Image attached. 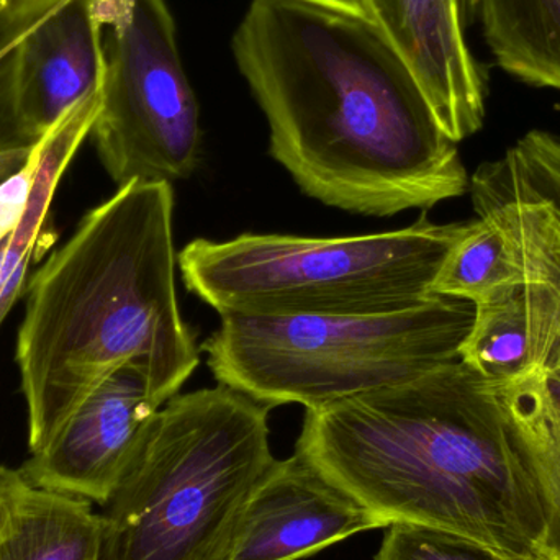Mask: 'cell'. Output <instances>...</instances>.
<instances>
[{"mask_svg":"<svg viewBox=\"0 0 560 560\" xmlns=\"http://www.w3.org/2000/svg\"><path fill=\"white\" fill-rule=\"evenodd\" d=\"M269 410L222 384L167 400L101 505L97 560H230L278 463Z\"/></svg>","mask_w":560,"mask_h":560,"instance_id":"277c9868","label":"cell"},{"mask_svg":"<svg viewBox=\"0 0 560 560\" xmlns=\"http://www.w3.org/2000/svg\"><path fill=\"white\" fill-rule=\"evenodd\" d=\"M296 456L385 528L433 526L510 560H545V509L497 395L460 359L413 381L310 408Z\"/></svg>","mask_w":560,"mask_h":560,"instance_id":"7a4b0ae2","label":"cell"},{"mask_svg":"<svg viewBox=\"0 0 560 560\" xmlns=\"http://www.w3.org/2000/svg\"><path fill=\"white\" fill-rule=\"evenodd\" d=\"M101 32V110L92 128L118 187L196 173L202 127L166 0H94Z\"/></svg>","mask_w":560,"mask_h":560,"instance_id":"52a82bcc","label":"cell"},{"mask_svg":"<svg viewBox=\"0 0 560 560\" xmlns=\"http://www.w3.org/2000/svg\"><path fill=\"white\" fill-rule=\"evenodd\" d=\"M470 222L308 238L245 233L194 240L179 255L187 290L219 315H375L433 299V283Z\"/></svg>","mask_w":560,"mask_h":560,"instance_id":"8992f818","label":"cell"},{"mask_svg":"<svg viewBox=\"0 0 560 560\" xmlns=\"http://www.w3.org/2000/svg\"><path fill=\"white\" fill-rule=\"evenodd\" d=\"M38 147H33L23 166L0 180V243L19 225L38 174Z\"/></svg>","mask_w":560,"mask_h":560,"instance_id":"d6986e66","label":"cell"},{"mask_svg":"<svg viewBox=\"0 0 560 560\" xmlns=\"http://www.w3.org/2000/svg\"><path fill=\"white\" fill-rule=\"evenodd\" d=\"M101 84V32L94 0L61 3L16 39V104L23 130L33 143Z\"/></svg>","mask_w":560,"mask_h":560,"instance_id":"7c38bea8","label":"cell"},{"mask_svg":"<svg viewBox=\"0 0 560 560\" xmlns=\"http://www.w3.org/2000/svg\"><path fill=\"white\" fill-rule=\"evenodd\" d=\"M32 150L12 151V153L0 154V180L5 179L10 174L15 173L20 166H23V163H25Z\"/></svg>","mask_w":560,"mask_h":560,"instance_id":"7402d4cb","label":"cell"},{"mask_svg":"<svg viewBox=\"0 0 560 560\" xmlns=\"http://www.w3.org/2000/svg\"><path fill=\"white\" fill-rule=\"evenodd\" d=\"M35 147L23 130L15 92V43L0 49V154Z\"/></svg>","mask_w":560,"mask_h":560,"instance_id":"ac0fdd59","label":"cell"},{"mask_svg":"<svg viewBox=\"0 0 560 560\" xmlns=\"http://www.w3.org/2000/svg\"><path fill=\"white\" fill-rule=\"evenodd\" d=\"M177 262L173 186L130 183L33 275L15 349L30 454L125 365L161 405L179 394L200 354L180 315Z\"/></svg>","mask_w":560,"mask_h":560,"instance_id":"3957f363","label":"cell"},{"mask_svg":"<svg viewBox=\"0 0 560 560\" xmlns=\"http://www.w3.org/2000/svg\"><path fill=\"white\" fill-rule=\"evenodd\" d=\"M299 2L345 13V15L355 16V19L371 20L372 22L371 13H369L364 0H299Z\"/></svg>","mask_w":560,"mask_h":560,"instance_id":"44dd1931","label":"cell"},{"mask_svg":"<svg viewBox=\"0 0 560 560\" xmlns=\"http://www.w3.org/2000/svg\"><path fill=\"white\" fill-rule=\"evenodd\" d=\"M232 48L268 120L269 153L312 199L394 217L469 190L456 143L371 20L253 0Z\"/></svg>","mask_w":560,"mask_h":560,"instance_id":"6da1fadb","label":"cell"},{"mask_svg":"<svg viewBox=\"0 0 560 560\" xmlns=\"http://www.w3.org/2000/svg\"><path fill=\"white\" fill-rule=\"evenodd\" d=\"M98 513L0 466V560H97Z\"/></svg>","mask_w":560,"mask_h":560,"instance_id":"4fadbf2b","label":"cell"},{"mask_svg":"<svg viewBox=\"0 0 560 560\" xmlns=\"http://www.w3.org/2000/svg\"><path fill=\"white\" fill-rule=\"evenodd\" d=\"M161 407L143 372L125 365L91 392L19 472L36 489L104 505Z\"/></svg>","mask_w":560,"mask_h":560,"instance_id":"9c48e42d","label":"cell"},{"mask_svg":"<svg viewBox=\"0 0 560 560\" xmlns=\"http://www.w3.org/2000/svg\"><path fill=\"white\" fill-rule=\"evenodd\" d=\"M467 192L502 278L500 299L522 293L560 322V138L529 131L480 164Z\"/></svg>","mask_w":560,"mask_h":560,"instance_id":"ba28073f","label":"cell"},{"mask_svg":"<svg viewBox=\"0 0 560 560\" xmlns=\"http://www.w3.org/2000/svg\"><path fill=\"white\" fill-rule=\"evenodd\" d=\"M476 306L434 295L375 315H220L203 342L219 384L275 408H310L413 381L459 359Z\"/></svg>","mask_w":560,"mask_h":560,"instance_id":"5b68a950","label":"cell"},{"mask_svg":"<svg viewBox=\"0 0 560 560\" xmlns=\"http://www.w3.org/2000/svg\"><path fill=\"white\" fill-rule=\"evenodd\" d=\"M68 0H0V49L13 45L33 23Z\"/></svg>","mask_w":560,"mask_h":560,"instance_id":"ffe728a7","label":"cell"},{"mask_svg":"<svg viewBox=\"0 0 560 560\" xmlns=\"http://www.w3.org/2000/svg\"><path fill=\"white\" fill-rule=\"evenodd\" d=\"M377 528H385L377 516L293 454L249 500L230 560H299Z\"/></svg>","mask_w":560,"mask_h":560,"instance_id":"8fae6325","label":"cell"},{"mask_svg":"<svg viewBox=\"0 0 560 560\" xmlns=\"http://www.w3.org/2000/svg\"><path fill=\"white\" fill-rule=\"evenodd\" d=\"M549 368L559 369L560 371V336L558 345H556L555 352H552L551 361H549Z\"/></svg>","mask_w":560,"mask_h":560,"instance_id":"603a6c76","label":"cell"},{"mask_svg":"<svg viewBox=\"0 0 560 560\" xmlns=\"http://www.w3.org/2000/svg\"><path fill=\"white\" fill-rule=\"evenodd\" d=\"M98 110L101 89L69 108L36 143L39 166L28 206L15 230L0 243V323L22 292L26 268L45 226L59 180L85 138L92 133Z\"/></svg>","mask_w":560,"mask_h":560,"instance_id":"9a60e30c","label":"cell"},{"mask_svg":"<svg viewBox=\"0 0 560 560\" xmlns=\"http://www.w3.org/2000/svg\"><path fill=\"white\" fill-rule=\"evenodd\" d=\"M453 143L482 128L486 81L466 39L469 0H364Z\"/></svg>","mask_w":560,"mask_h":560,"instance_id":"30bf717a","label":"cell"},{"mask_svg":"<svg viewBox=\"0 0 560 560\" xmlns=\"http://www.w3.org/2000/svg\"><path fill=\"white\" fill-rule=\"evenodd\" d=\"M469 12L500 68L560 91V0H469Z\"/></svg>","mask_w":560,"mask_h":560,"instance_id":"2e32d148","label":"cell"},{"mask_svg":"<svg viewBox=\"0 0 560 560\" xmlns=\"http://www.w3.org/2000/svg\"><path fill=\"white\" fill-rule=\"evenodd\" d=\"M374 560H510L469 536L433 526L394 523Z\"/></svg>","mask_w":560,"mask_h":560,"instance_id":"e0dca14e","label":"cell"},{"mask_svg":"<svg viewBox=\"0 0 560 560\" xmlns=\"http://www.w3.org/2000/svg\"><path fill=\"white\" fill-rule=\"evenodd\" d=\"M497 385L513 438L545 509V560H560V371L546 368Z\"/></svg>","mask_w":560,"mask_h":560,"instance_id":"5bb4252c","label":"cell"}]
</instances>
